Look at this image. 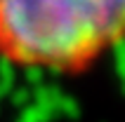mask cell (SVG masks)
I'll use <instances>...</instances> for the list:
<instances>
[{"label": "cell", "mask_w": 125, "mask_h": 122, "mask_svg": "<svg viewBox=\"0 0 125 122\" xmlns=\"http://www.w3.org/2000/svg\"><path fill=\"white\" fill-rule=\"evenodd\" d=\"M125 33V0H0V54L45 68L80 66Z\"/></svg>", "instance_id": "cell-1"}, {"label": "cell", "mask_w": 125, "mask_h": 122, "mask_svg": "<svg viewBox=\"0 0 125 122\" xmlns=\"http://www.w3.org/2000/svg\"><path fill=\"white\" fill-rule=\"evenodd\" d=\"M111 47H113V63H116L118 78L123 82L125 80V33L118 35L116 40H111Z\"/></svg>", "instance_id": "cell-2"}, {"label": "cell", "mask_w": 125, "mask_h": 122, "mask_svg": "<svg viewBox=\"0 0 125 122\" xmlns=\"http://www.w3.org/2000/svg\"><path fill=\"white\" fill-rule=\"evenodd\" d=\"M57 115H66V117H78L80 115V108H78V103L73 101V96L62 92L59 101H57Z\"/></svg>", "instance_id": "cell-3"}, {"label": "cell", "mask_w": 125, "mask_h": 122, "mask_svg": "<svg viewBox=\"0 0 125 122\" xmlns=\"http://www.w3.org/2000/svg\"><path fill=\"white\" fill-rule=\"evenodd\" d=\"M123 92H125V80H123Z\"/></svg>", "instance_id": "cell-4"}]
</instances>
